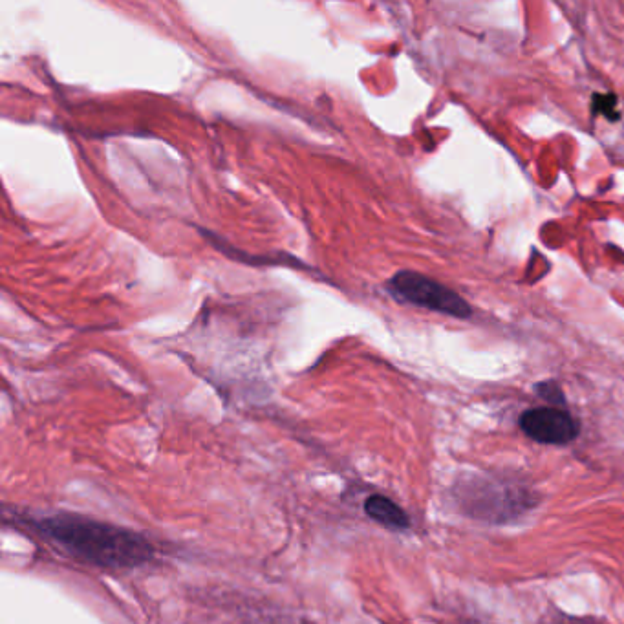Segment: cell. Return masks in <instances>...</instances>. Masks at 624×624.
Segmentation results:
<instances>
[{
    "label": "cell",
    "mask_w": 624,
    "mask_h": 624,
    "mask_svg": "<svg viewBox=\"0 0 624 624\" xmlns=\"http://www.w3.org/2000/svg\"><path fill=\"white\" fill-rule=\"evenodd\" d=\"M37 528L77 559L108 570L138 568L154 557V546L140 533L94 518L59 513L39 520Z\"/></svg>",
    "instance_id": "obj_1"
},
{
    "label": "cell",
    "mask_w": 624,
    "mask_h": 624,
    "mask_svg": "<svg viewBox=\"0 0 624 624\" xmlns=\"http://www.w3.org/2000/svg\"><path fill=\"white\" fill-rule=\"evenodd\" d=\"M387 290L396 301L427 308L431 312L443 313L456 319H469L473 315L471 304L462 295L447 288L442 282L416 271H398L388 280Z\"/></svg>",
    "instance_id": "obj_2"
},
{
    "label": "cell",
    "mask_w": 624,
    "mask_h": 624,
    "mask_svg": "<svg viewBox=\"0 0 624 624\" xmlns=\"http://www.w3.org/2000/svg\"><path fill=\"white\" fill-rule=\"evenodd\" d=\"M524 434L544 445H568L579 436V423L568 410L555 407L529 409L520 416Z\"/></svg>",
    "instance_id": "obj_3"
},
{
    "label": "cell",
    "mask_w": 624,
    "mask_h": 624,
    "mask_svg": "<svg viewBox=\"0 0 624 624\" xmlns=\"http://www.w3.org/2000/svg\"><path fill=\"white\" fill-rule=\"evenodd\" d=\"M365 513L385 528L398 529V531L410 528L409 515L387 496H368L365 502Z\"/></svg>",
    "instance_id": "obj_4"
},
{
    "label": "cell",
    "mask_w": 624,
    "mask_h": 624,
    "mask_svg": "<svg viewBox=\"0 0 624 624\" xmlns=\"http://www.w3.org/2000/svg\"><path fill=\"white\" fill-rule=\"evenodd\" d=\"M592 103L593 112H595V114H604L606 118H610L612 121L619 118V114H617V110H615V107H617V99H615V96H612V94H603V96H601V94H595V96L592 97Z\"/></svg>",
    "instance_id": "obj_5"
},
{
    "label": "cell",
    "mask_w": 624,
    "mask_h": 624,
    "mask_svg": "<svg viewBox=\"0 0 624 624\" xmlns=\"http://www.w3.org/2000/svg\"><path fill=\"white\" fill-rule=\"evenodd\" d=\"M537 392L540 394V398L548 399L549 403H553V405L564 403V394H562L559 385L553 381H546V383L537 385Z\"/></svg>",
    "instance_id": "obj_6"
}]
</instances>
